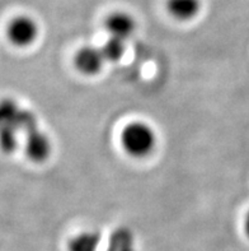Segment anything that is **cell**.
I'll return each instance as SVG.
<instances>
[{"mask_svg":"<svg viewBox=\"0 0 249 251\" xmlns=\"http://www.w3.org/2000/svg\"><path fill=\"white\" fill-rule=\"evenodd\" d=\"M104 57L101 49L93 46H85L80 49L75 55L74 63L76 69L84 75H95L101 72L103 67Z\"/></svg>","mask_w":249,"mask_h":251,"instance_id":"5b68a950","label":"cell"},{"mask_svg":"<svg viewBox=\"0 0 249 251\" xmlns=\"http://www.w3.org/2000/svg\"><path fill=\"white\" fill-rule=\"evenodd\" d=\"M9 41L19 48L29 46L38 36V25L28 16H17L12 19L6 28Z\"/></svg>","mask_w":249,"mask_h":251,"instance_id":"277c9868","label":"cell"},{"mask_svg":"<svg viewBox=\"0 0 249 251\" xmlns=\"http://www.w3.org/2000/svg\"><path fill=\"white\" fill-rule=\"evenodd\" d=\"M244 231H246L247 237L249 239V212L246 216V221H244Z\"/></svg>","mask_w":249,"mask_h":251,"instance_id":"8fae6325","label":"cell"},{"mask_svg":"<svg viewBox=\"0 0 249 251\" xmlns=\"http://www.w3.org/2000/svg\"><path fill=\"white\" fill-rule=\"evenodd\" d=\"M21 129L25 134V153L33 162L41 163L51 154V143L48 138L38 129L36 115L22 108Z\"/></svg>","mask_w":249,"mask_h":251,"instance_id":"6da1fadb","label":"cell"},{"mask_svg":"<svg viewBox=\"0 0 249 251\" xmlns=\"http://www.w3.org/2000/svg\"><path fill=\"white\" fill-rule=\"evenodd\" d=\"M99 242L98 232H82L69 242V251H97Z\"/></svg>","mask_w":249,"mask_h":251,"instance_id":"9c48e42d","label":"cell"},{"mask_svg":"<svg viewBox=\"0 0 249 251\" xmlns=\"http://www.w3.org/2000/svg\"><path fill=\"white\" fill-rule=\"evenodd\" d=\"M125 41L116 37H110L101 49L102 54H103L104 60L107 61H118L121 57L125 55Z\"/></svg>","mask_w":249,"mask_h":251,"instance_id":"30bf717a","label":"cell"},{"mask_svg":"<svg viewBox=\"0 0 249 251\" xmlns=\"http://www.w3.org/2000/svg\"><path fill=\"white\" fill-rule=\"evenodd\" d=\"M22 108L16 101L5 99L0 101V150L12 153L17 147V131L21 129Z\"/></svg>","mask_w":249,"mask_h":251,"instance_id":"3957f363","label":"cell"},{"mask_svg":"<svg viewBox=\"0 0 249 251\" xmlns=\"http://www.w3.org/2000/svg\"><path fill=\"white\" fill-rule=\"evenodd\" d=\"M106 29L111 35V37L126 40L133 35L136 29V22L131 14L126 12H113L106 18Z\"/></svg>","mask_w":249,"mask_h":251,"instance_id":"8992f818","label":"cell"},{"mask_svg":"<svg viewBox=\"0 0 249 251\" xmlns=\"http://www.w3.org/2000/svg\"><path fill=\"white\" fill-rule=\"evenodd\" d=\"M121 143L127 154L135 158H142L153 152L157 144V137L148 124L136 121L125 126L121 135Z\"/></svg>","mask_w":249,"mask_h":251,"instance_id":"7a4b0ae2","label":"cell"},{"mask_svg":"<svg viewBox=\"0 0 249 251\" xmlns=\"http://www.w3.org/2000/svg\"><path fill=\"white\" fill-rule=\"evenodd\" d=\"M106 251H134V236L131 231L125 227L113 231Z\"/></svg>","mask_w":249,"mask_h":251,"instance_id":"ba28073f","label":"cell"},{"mask_svg":"<svg viewBox=\"0 0 249 251\" xmlns=\"http://www.w3.org/2000/svg\"><path fill=\"white\" fill-rule=\"evenodd\" d=\"M201 0H167V12L180 22H188L201 12Z\"/></svg>","mask_w":249,"mask_h":251,"instance_id":"52a82bcc","label":"cell"}]
</instances>
